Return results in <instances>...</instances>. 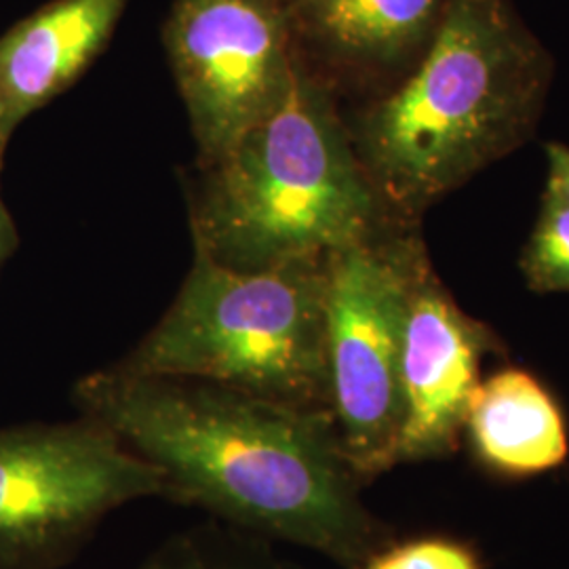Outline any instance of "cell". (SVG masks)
<instances>
[{
    "instance_id": "6da1fadb",
    "label": "cell",
    "mask_w": 569,
    "mask_h": 569,
    "mask_svg": "<svg viewBox=\"0 0 569 569\" xmlns=\"http://www.w3.org/2000/svg\"><path fill=\"white\" fill-rule=\"evenodd\" d=\"M79 413L157 468L171 502L218 523L359 569L392 538L361 491L329 411L274 403L192 378L96 369L74 385Z\"/></svg>"
},
{
    "instance_id": "7a4b0ae2",
    "label": "cell",
    "mask_w": 569,
    "mask_h": 569,
    "mask_svg": "<svg viewBox=\"0 0 569 569\" xmlns=\"http://www.w3.org/2000/svg\"><path fill=\"white\" fill-rule=\"evenodd\" d=\"M550 74L510 0H448L420 60L348 127L388 211L418 216L526 142Z\"/></svg>"
},
{
    "instance_id": "3957f363",
    "label": "cell",
    "mask_w": 569,
    "mask_h": 569,
    "mask_svg": "<svg viewBox=\"0 0 569 569\" xmlns=\"http://www.w3.org/2000/svg\"><path fill=\"white\" fill-rule=\"evenodd\" d=\"M387 207L359 161L333 87L305 60L283 103L188 190L194 251L234 270L323 260L385 228Z\"/></svg>"
},
{
    "instance_id": "277c9868",
    "label": "cell",
    "mask_w": 569,
    "mask_h": 569,
    "mask_svg": "<svg viewBox=\"0 0 569 569\" xmlns=\"http://www.w3.org/2000/svg\"><path fill=\"white\" fill-rule=\"evenodd\" d=\"M326 260L234 270L194 251L171 306L112 366L329 411ZM331 413V411H329Z\"/></svg>"
},
{
    "instance_id": "5b68a950",
    "label": "cell",
    "mask_w": 569,
    "mask_h": 569,
    "mask_svg": "<svg viewBox=\"0 0 569 569\" xmlns=\"http://www.w3.org/2000/svg\"><path fill=\"white\" fill-rule=\"evenodd\" d=\"M150 498L171 502L163 475L93 418L0 428V569L63 568Z\"/></svg>"
},
{
    "instance_id": "8992f818",
    "label": "cell",
    "mask_w": 569,
    "mask_h": 569,
    "mask_svg": "<svg viewBox=\"0 0 569 569\" xmlns=\"http://www.w3.org/2000/svg\"><path fill=\"white\" fill-rule=\"evenodd\" d=\"M422 253L416 239L382 228L326 260L329 411L366 486L397 467L407 298Z\"/></svg>"
},
{
    "instance_id": "52a82bcc",
    "label": "cell",
    "mask_w": 569,
    "mask_h": 569,
    "mask_svg": "<svg viewBox=\"0 0 569 569\" xmlns=\"http://www.w3.org/2000/svg\"><path fill=\"white\" fill-rule=\"evenodd\" d=\"M163 47L197 163L222 157L272 114L302 63L284 0H173Z\"/></svg>"
},
{
    "instance_id": "ba28073f",
    "label": "cell",
    "mask_w": 569,
    "mask_h": 569,
    "mask_svg": "<svg viewBox=\"0 0 569 569\" xmlns=\"http://www.w3.org/2000/svg\"><path fill=\"white\" fill-rule=\"evenodd\" d=\"M491 346L488 327L453 302L422 253L407 298L397 467L458 449L468 403L481 382V359Z\"/></svg>"
},
{
    "instance_id": "9c48e42d",
    "label": "cell",
    "mask_w": 569,
    "mask_h": 569,
    "mask_svg": "<svg viewBox=\"0 0 569 569\" xmlns=\"http://www.w3.org/2000/svg\"><path fill=\"white\" fill-rule=\"evenodd\" d=\"M306 66L336 79L406 77L443 18L448 0H284Z\"/></svg>"
},
{
    "instance_id": "30bf717a",
    "label": "cell",
    "mask_w": 569,
    "mask_h": 569,
    "mask_svg": "<svg viewBox=\"0 0 569 569\" xmlns=\"http://www.w3.org/2000/svg\"><path fill=\"white\" fill-rule=\"evenodd\" d=\"M129 0H51L0 34V152L100 58Z\"/></svg>"
},
{
    "instance_id": "8fae6325",
    "label": "cell",
    "mask_w": 569,
    "mask_h": 569,
    "mask_svg": "<svg viewBox=\"0 0 569 569\" xmlns=\"http://www.w3.org/2000/svg\"><path fill=\"white\" fill-rule=\"evenodd\" d=\"M462 435L481 467L510 479L549 472L569 456L561 407L538 378L517 367L479 382Z\"/></svg>"
},
{
    "instance_id": "7c38bea8",
    "label": "cell",
    "mask_w": 569,
    "mask_h": 569,
    "mask_svg": "<svg viewBox=\"0 0 569 569\" xmlns=\"http://www.w3.org/2000/svg\"><path fill=\"white\" fill-rule=\"evenodd\" d=\"M138 569H298L272 552L260 536L209 523L167 538Z\"/></svg>"
},
{
    "instance_id": "4fadbf2b",
    "label": "cell",
    "mask_w": 569,
    "mask_h": 569,
    "mask_svg": "<svg viewBox=\"0 0 569 569\" xmlns=\"http://www.w3.org/2000/svg\"><path fill=\"white\" fill-rule=\"evenodd\" d=\"M521 270L533 291L569 293V207L549 192L523 251Z\"/></svg>"
},
{
    "instance_id": "5bb4252c",
    "label": "cell",
    "mask_w": 569,
    "mask_h": 569,
    "mask_svg": "<svg viewBox=\"0 0 569 569\" xmlns=\"http://www.w3.org/2000/svg\"><path fill=\"white\" fill-rule=\"evenodd\" d=\"M359 569H483L467 545L428 536L395 542L371 552Z\"/></svg>"
},
{
    "instance_id": "9a60e30c",
    "label": "cell",
    "mask_w": 569,
    "mask_h": 569,
    "mask_svg": "<svg viewBox=\"0 0 569 569\" xmlns=\"http://www.w3.org/2000/svg\"><path fill=\"white\" fill-rule=\"evenodd\" d=\"M549 159V183L547 192L569 207V148L561 143L547 146Z\"/></svg>"
},
{
    "instance_id": "2e32d148",
    "label": "cell",
    "mask_w": 569,
    "mask_h": 569,
    "mask_svg": "<svg viewBox=\"0 0 569 569\" xmlns=\"http://www.w3.org/2000/svg\"><path fill=\"white\" fill-rule=\"evenodd\" d=\"M20 247V232L7 203L0 197V272Z\"/></svg>"
},
{
    "instance_id": "e0dca14e",
    "label": "cell",
    "mask_w": 569,
    "mask_h": 569,
    "mask_svg": "<svg viewBox=\"0 0 569 569\" xmlns=\"http://www.w3.org/2000/svg\"><path fill=\"white\" fill-rule=\"evenodd\" d=\"M2 167H4V154L0 152V176H2Z\"/></svg>"
}]
</instances>
